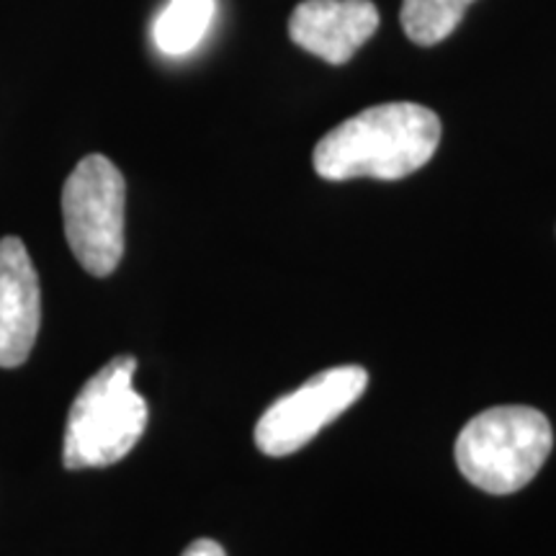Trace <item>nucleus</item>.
Masks as SVG:
<instances>
[{"mask_svg":"<svg viewBox=\"0 0 556 556\" xmlns=\"http://www.w3.org/2000/svg\"><path fill=\"white\" fill-rule=\"evenodd\" d=\"M366 387L368 374L361 366H336L315 374L263 413L255 426V446L274 458L294 454L348 407L356 405Z\"/></svg>","mask_w":556,"mask_h":556,"instance_id":"5","label":"nucleus"},{"mask_svg":"<svg viewBox=\"0 0 556 556\" xmlns=\"http://www.w3.org/2000/svg\"><path fill=\"white\" fill-rule=\"evenodd\" d=\"M471 3L475 0H405L400 13L402 29L415 45L433 47L454 34Z\"/></svg>","mask_w":556,"mask_h":556,"instance_id":"9","label":"nucleus"},{"mask_svg":"<svg viewBox=\"0 0 556 556\" xmlns=\"http://www.w3.org/2000/svg\"><path fill=\"white\" fill-rule=\"evenodd\" d=\"M41 325V291L24 240H0V368L26 364Z\"/></svg>","mask_w":556,"mask_h":556,"instance_id":"7","label":"nucleus"},{"mask_svg":"<svg viewBox=\"0 0 556 556\" xmlns=\"http://www.w3.org/2000/svg\"><path fill=\"white\" fill-rule=\"evenodd\" d=\"M180 556H227V552L217 544V541L197 539L184 548V554Z\"/></svg>","mask_w":556,"mask_h":556,"instance_id":"10","label":"nucleus"},{"mask_svg":"<svg viewBox=\"0 0 556 556\" xmlns=\"http://www.w3.org/2000/svg\"><path fill=\"white\" fill-rule=\"evenodd\" d=\"M127 184L103 155L83 157L62 186V219L75 261L90 276L106 278L124 255Z\"/></svg>","mask_w":556,"mask_h":556,"instance_id":"4","label":"nucleus"},{"mask_svg":"<svg viewBox=\"0 0 556 556\" xmlns=\"http://www.w3.org/2000/svg\"><path fill=\"white\" fill-rule=\"evenodd\" d=\"M441 142V119L420 103L371 106L330 129L312 152L317 176L328 180H400L420 170Z\"/></svg>","mask_w":556,"mask_h":556,"instance_id":"1","label":"nucleus"},{"mask_svg":"<svg viewBox=\"0 0 556 556\" xmlns=\"http://www.w3.org/2000/svg\"><path fill=\"white\" fill-rule=\"evenodd\" d=\"M371 0H302L289 18L296 47L330 65H345L379 29Z\"/></svg>","mask_w":556,"mask_h":556,"instance_id":"6","label":"nucleus"},{"mask_svg":"<svg viewBox=\"0 0 556 556\" xmlns=\"http://www.w3.org/2000/svg\"><path fill=\"white\" fill-rule=\"evenodd\" d=\"M135 356H116L86 381L70 407L62 464L70 471L122 462L148 428V402L135 389Z\"/></svg>","mask_w":556,"mask_h":556,"instance_id":"2","label":"nucleus"},{"mask_svg":"<svg viewBox=\"0 0 556 556\" xmlns=\"http://www.w3.org/2000/svg\"><path fill=\"white\" fill-rule=\"evenodd\" d=\"M217 0H170L152 26L157 50L170 58H184L197 50L212 26Z\"/></svg>","mask_w":556,"mask_h":556,"instance_id":"8","label":"nucleus"},{"mask_svg":"<svg viewBox=\"0 0 556 556\" xmlns=\"http://www.w3.org/2000/svg\"><path fill=\"white\" fill-rule=\"evenodd\" d=\"M554 446L552 422L523 405L484 409L456 438V467L490 495L523 490L546 464Z\"/></svg>","mask_w":556,"mask_h":556,"instance_id":"3","label":"nucleus"}]
</instances>
